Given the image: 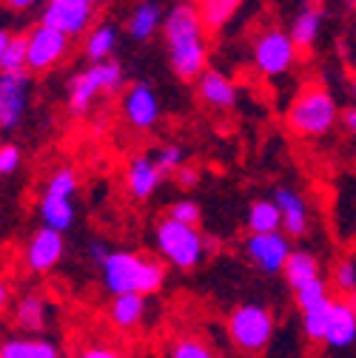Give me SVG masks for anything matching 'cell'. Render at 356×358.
Here are the masks:
<instances>
[{
    "instance_id": "1",
    "label": "cell",
    "mask_w": 356,
    "mask_h": 358,
    "mask_svg": "<svg viewBox=\"0 0 356 358\" xmlns=\"http://www.w3.org/2000/svg\"><path fill=\"white\" fill-rule=\"evenodd\" d=\"M163 37L168 49V63L180 80H200L208 69L205 23L194 3H177L163 20Z\"/></svg>"
},
{
    "instance_id": "2",
    "label": "cell",
    "mask_w": 356,
    "mask_h": 358,
    "mask_svg": "<svg viewBox=\"0 0 356 358\" xmlns=\"http://www.w3.org/2000/svg\"><path fill=\"white\" fill-rule=\"evenodd\" d=\"M165 282V267L160 259H149L131 250H111L103 262V285L106 290L117 296H151Z\"/></svg>"
},
{
    "instance_id": "3",
    "label": "cell",
    "mask_w": 356,
    "mask_h": 358,
    "mask_svg": "<svg viewBox=\"0 0 356 358\" xmlns=\"http://www.w3.org/2000/svg\"><path fill=\"white\" fill-rule=\"evenodd\" d=\"M342 108L336 106L334 94L322 85H308L294 97L291 108H288V128L296 137L305 140H317L334 131V125L339 122Z\"/></svg>"
},
{
    "instance_id": "4",
    "label": "cell",
    "mask_w": 356,
    "mask_h": 358,
    "mask_svg": "<svg viewBox=\"0 0 356 358\" xmlns=\"http://www.w3.org/2000/svg\"><path fill=\"white\" fill-rule=\"evenodd\" d=\"M208 248H211V242L194 225H183V222H174L168 216L157 225V250L177 271H191V267H197Z\"/></svg>"
},
{
    "instance_id": "5",
    "label": "cell",
    "mask_w": 356,
    "mask_h": 358,
    "mask_svg": "<svg viewBox=\"0 0 356 358\" xmlns=\"http://www.w3.org/2000/svg\"><path fill=\"white\" fill-rule=\"evenodd\" d=\"M228 338L240 352L259 355L265 347L271 344L274 336V316L262 304H240L231 310L226 322Z\"/></svg>"
},
{
    "instance_id": "6",
    "label": "cell",
    "mask_w": 356,
    "mask_h": 358,
    "mask_svg": "<svg viewBox=\"0 0 356 358\" xmlns=\"http://www.w3.org/2000/svg\"><path fill=\"white\" fill-rule=\"evenodd\" d=\"M77 173L71 168H57L49 182L46 191H43L40 199V216L46 222V228L63 234L74 225V194H77Z\"/></svg>"
},
{
    "instance_id": "7",
    "label": "cell",
    "mask_w": 356,
    "mask_h": 358,
    "mask_svg": "<svg viewBox=\"0 0 356 358\" xmlns=\"http://www.w3.org/2000/svg\"><path fill=\"white\" fill-rule=\"evenodd\" d=\"M120 85H123V66L120 63H114V60L92 63L85 71H80L69 80V108L74 114H83V111L92 108L97 94L117 92Z\"/></svg>"
},
{
    "instance_id": "8",
    "label": "cell",
    "mask_w": 356,
    "mask_h": 358,
    "mask_svg": "<svg viewBox=\"0 0 356 358\" xmlns=\"http://www.w3.org/2000/svg\"><path fill=\"white\" fill-rule=\"evenodd\" d=\"M296 63V46L288 31L268 29L254 40V66L265 77H282Z\"/></svg>"
},
{
    "instance_id": "9",
    "label": "cell",
    "mask_w": 356,
    "mask_h": 358,
    "mask_svg": "<svg viewBox=\"0 0 356 358\" xmlns=\"http://www.w3.org/2000/svg\"><path fill=\"white\" fill-rule=\"evenodd\" d=\"M29 71H0V128H18L29 108Z\"/></svg>"
},
{
    "instance_id": "10",
    "label": "cell",
    "mask_w": 356,
    "mask_h": 358,
    "mask_svg": "<svg viewBox=\"0 0 356 358\" xmlns=\"http://www.w3.org/2000/svg\"><path fill=\"white\" fill-rule=\"evenodd\" d=\"M245 253L262 273H280V271H285V262L291 256V242L280 231L277 234H251L245 239Z\"/></svg>"
},
{
    "instance_id": "11",
    "label": "cell",
    "mask_w": 356,
    "mask_h": 358,
    "mask_svg": "<svg viewBox=\"0 0 356 358\" xmlns=\"http://www.w3.org/2000/svg\"><path fill=\"white\" fill-rule=\"evenodd\" d=\"M29 37V71H49L69 52V37L52 26H34Z\"/></svg>"
},
{
    "instance_id": "12",
    "label": "cell",
    "mask_w": 356,
    "mask_h": 358,
    "mask_svg": "<svg viewBox=\"0 0 356 358\" xmlns=\"http://www.w3.org/2000/svg\"><path fill=\"white\" fill-rule=\"evenodd\" d=\"M63 250H66V245H63V234H57V231H52V228L43 225V228L26 242L23 259H26V267H29V271H34V273H46V271H52V267L63 259Z\"/></svg>"
},
{
    "instance_id": "13",
    "label": "cell",
    "mask_w": 356,
    "mask_h": 358,
    "mask_svg": "<svg viewBox=\"0 0 356 358\" xmlns=\"http://www.w3.org/2000/svg\"><path fill=\"white\" fill-rule=\"evenodd\" d=\"M123 117L131 128H151L157 125L160 120V100L154 94V88L146 85V83H137V85H131L125 97H123Z\"/></svg>"
},
{
    "instance_id": "14",
    "label": "cell",
    "mask_w": 356,
    "mask_h": 358,
    "mask_svg": "<svg viewBox=\"0 0 356 358\" xmlns=\"http://www.w3.org/2000/svg\"><path fill=\"white\" fill-rule=\"evenodd\" d=\"M92 6L88 3H52L43 9V26H52L55 31L66 34V37H77L85 31V26L92 23Z\"/></svg>"
},
{
    "instance_id": "15",
    "label": "cell",
    "mask_w": 356,
    "mask_h": 358,
    "mask_svg": "<svg viewBox=\"0 0 356 358\" xmlns=\"http://www.w3.org/2000/svg\"><path fill=\"white\" fill-rule=\"evenodd\" d=\"M163 182V171L157 168L154 157L137 154L131 157L128 168H125V188L135 199H149Z\"/></svg>"
},
{
    "instance_id": "16",
    "label": "cell",
    "mask_w": 356,
    "mask_h": 358,
    "mask_svg": "<svg viewBox=\"0 0 356 358\" xmlns=\"http://www.w3.org/2000/svg\"><path fill=\"white\" fill-rule=\"evenodd\" d=\"M197 92L203 97L205 106L219 108V111H228L237 106V85L228 74H222L217 69H208L200 80H197Z\"/></svg>"
},
{
    "instance_id": "17",
    "label": "cell",
    "mask_w": 356,
    "mask_h": 358,
    "mask_svg": "<svg viewBox=\"0 0 356 358\" xmlns=\"http://www.w3.org/2000/svg\"><path fill=\"white\" fill-rule=\"evenodd\" d=\"M274 202L282 213L285 236H305V231H308V202H305V196L294 188H280Z\"/></svg>"
},
{
    "instance_id": "18",
    "label": "cell",
    "mask_w": 356,
    "mask_h": 358,
    "mask_svg": "<svg viewBox=\"0 0 356 358\" xmlns=\"http://www.w3.org/2000/svg\"><path fill=\"white\" fill-rule=\"evenodd\" d=\"M325 344L334 350H348L350 344H356V310L350 301H334Z\"/></svg>"
},
{
    "instance_id": "19",
    "label": "cell",
    "mask_w": 356,
    "mask_h": 358,
    "mask_svg": "<svg viewBox=\"0 0 356 358\" xmlns=\"http://www.w3.org/2000/svg\"><path fill=\"white\" fill-rule=\"evenodd\" d=\"M143 316H146V296H117L109 307V322L114 330H135L143 324Z\"/></svg>"
},
{
    "instance_id": "20",
    "label": "cell",
    "mask_w": 356,
    "mask_h": 358,
    "mask_svg": "<svg viewBox=\"0 0 356 358\" xmlns=\"http://www.w3.org/2000/svg\"><path fill=\"white\" fill-rule=\"evenodd\" d=\"M322 20H325V15H322L320 6H302L296 12V17L291 20V29H288L294 46L296 49H310L314 46V43L320 40V31H322Z\"/></svg>"
},
{
    "instance_id": "21",
    "label": "cell",
    "mask_w": 356,
    "mask_h": 358,
    "mask_svg": "<svg viewBox=\"0 0 356 358\" xmlns=\"http://www.w3.org/2000/svg\"><path fill=\"white\" fill-rule=\"evenodd\" d=\"M163 20H165V15L157 0H143V3H137V9L131 12L125 29L135 40H149L157 29H163Z\"/></svg>"
},
{
    "instance_id": "22",
    "label": "cell",
    "mask_w": 356,
    "mask_h": 358,
    "mask_svg": "<svg viewBox=\"0 0 356 358\" xmlns=\"http://www.w3.org/2000/svg\"><path fill=\"white\" fill-rule=\"evenodd\" d=\"M282 273H285L288 285H291L294 290H299L302 285L320 279V262H317L314 253H308V250H291Z\"/></svg>"
},
{
    "instance_id": "23",
    "label": "cell",
    "mask_w": 356,
    "mask_h": 358,
    "mask_svg": "<svg viewBox=\"0 0 356 358\" xmlns=\"http://www.w3.org/2000/svg\"><path fill=\"white\" fill-rule=\"evenodd\" d=\"M0 358H60V352L46 338H9L0 344Z\"/></svg>"
},
{
    "instance_id": "24",
    "label": "cell",
    "mask_w": 356,
    "mask_h": 358,
    "mask_svg": "<svg viewBox=\"0 0 356 358\" xmlns=\"http://www.w3.org/2000/svg\"><path fill=\"white\" fill-rule=\"evenodd\" d=\"M117 40H120V34H117V29L111 23L95 26L92 31H88V37H85V57L92 60V63L111 60V55L117 49Z\"/></svg>"
},
{
    "instance_id": "25",
    "label": "cell",
    "mask_w": 356,
    "mask_h": 358,
    "mask_svg": "<svg viewBox=\"0 0 356 358\" xmlns=\"http://www.w3.org/2000/svg\"><path fill=\"white\" fill-rule=\"evenodd\" d=\"M46 319H49V301L43 299L40 293L23 296L18 301V307H15V322L23 330H43L46 327Z\"/></svg>"
},
{
    "instance_id": "26",
    "label": "cell",
    "mask_w": 356,
    "mask_h": 358,
    "mask_svg": "<svg viewBox=\"0 0 356 358\" xmlns=\"http://www.w3.org/2000/svg\"><path fill=\"white\" fill-rule=\"evenodd\" d=\"M282 225V213L274 199H256L248 210V231L251 234H277Z\"/></svg>"
},
{
    "instance_id": "27",
    "label": "cell",
    "mask_w": 356,
    "mask_h": 358,
    "mask_svg": "<svg viewBox=\"0 0 356 358\" xmlns=\"http://www.w3.org/2000/svg\"><path fill=\"white\" fill-rule=\"evenodd\" d=\"M331 313H334V299L310 307V310H302V330L310 341H325L328 324H331Z\"/></svg>"
},
{
    "instance_id": "28",
    "label": "cell",
    "mask_w": 356,
    "mask_h": 358,
    "mask_svg": "<svg viewBox=\"0 0 356 358\" xmlns=\"http://www.w3.org/2000/svg\"><path fill=\"white\" fill-rule=\"evenodd\" d=\"M242 6V0H200V17L205 29H222Z\"/></svg>"
},
{
    "instance_id": "29",
    "label": "cell",
    "mask_w": 356,
    "mask_h": 358,
    "mask_svg": "<svg viewBox=\"0 0 356 358\" xmlns=\"http://www.w3.org/2000/svg\"><path fill=\"white\" fill-rule=\"evenodd\" d=\"M168 358H217L211 344H205L203 338L197 336H180L171 341V350H168Z\"/></svg>"
},
{
    "instance_id": "30",
    "label": "cell",
    "mask_w": 356,
    "mask_h": 358,
    "mask_svg": "<svg viewBox=\"0 0 356 358\" xmlns=\"http://www.w3.org/2000/svg\"><path fill=\"white\" fill-rule=\"evenodd\" d=\"M0 71H29V37L12 34V43L0 63Z\"/></svg>"
},
{
    "instance_id": "31",
    "label": "cell",
    "mask_w": 356,
    "mask_h": 358,
    "mask_svg": "<svg viewBox=\"0 0 356 358\" xmlns=\"http://www.w3.org/2000/svg\"><path fill=\"white\" fill-rule=\"evenodd\" d=\"M294 293H296V304H299V310H310V307H317V304H322V301L331 299L328 285H325L322 276L314 279V282H308V285H302V287L294 290Z\"/></svg>"
},
{
    "instance_id": "32",
    "label": "cell",
    "mask_w": 356,
    "mask_h": 358,
    "mask_svg": "<svg viewBox=\"0 0 356 358\" xmlns=\"http://www.w3.org/2000/svg\"><path fill=\"white\" fill-rule=\"evenodd\" d=\"M334 287L345 296L356 293V256H345L334 267Z\"/></svg>"
},
{
    "instance_id": "33",
    "label": "cell",
    "mask_w": 356,
    "mask_h": 358,
    "mask_svg": "<svg viewBox=\"0 0 356 358\" xmlns=\"http://www.w3.org/2000/svg\"><path fill=\"white\" fill-rule=\"evenodd\" d=\"M154 162H157V168L163 171V176H165V173H177V171L186 165V151H183L180 145H165V148L157 151Z\"/></svg>"
},
{
    "instance_id": "34",
    "label": "cell",
    "mask_w": 356,
    "mask_h": 358,
    "mask_svg": "<svg viewBox=\"0 0 356 358\" xmlns=\"http://www.w3.org/2000/svg\"><path fill=\"white\" fill-rule=\"evenodd\" d=\"M168 219L174 222H183V225H194L197 228V222H200V205L191 202V199H180V202H174L171 210H168Z\"/></svg>"
},
{
    "instance_id": "35",
    "label": "cell",
    "mask_w": 356,
    "mask_h": 358,
    "mask_svg": "<svg viewBox=\"0 0 356 358\" xmlns=\"http://www.w3.org/2000/svg\"><path fill=\"white\" fill-rule=\"evenodd\" d=\"M20 168V148L18 145H0V176H9Z\"/></svg>"
},
{
    "instance_id": "36",
    "label": "cell",
    "mask_w": 356,
    "mask_h": 358,
    "mask_svg": "<svg viewBox=\"0 0 356 358\" xmlns=\"http://www.w3.org/2000/svg\"><path fill=\"white\" fill-rule=\"evenodd\" d=\"M77 358H123V355L109 344H92V347H85Z\"/></svg>"
},
{
    "instance_id": "37",
    "label": "cell",
    "mask_w": 356,
    "mask_h": 358,
    "mask_svg": "<svg viewBox=\"0 0 356 358\" xmlns=\"http://www.w3.org/2000/svg\"><path fill=\"white\" fill-rule=\"evenodd\" d=\"M109 253H111V250L106 248V242H97V239H95L92 245H88V256H92V262H97L100 267H103V262L109 259Z\"/></svg>"
},
{
    "instance_id": "38",
    "label": "cell",
    "mask_w": 356,
    "mask_h": 358,
    "mask_svg": "<svg viewBox=\"0 0 356 358\" xmlns=\"http://www.w3.org/2000/svg\"><path fill=\"white\" fill-rule=\"evenodd\" d=\"M339 125H342L348 134H356V106L342 108V114H339Z\"/></svg>"
},
{
    "instance_id": "39",
    "label": "cell",
    "mask_w": 356,
    "mask_h": 358,
    "mask_svg": "<svg viewBox=\"0 0 356 358\" xmlns=\"http://www.w3.org/2000/svg\"><path fill=\"white\" fill-rule=\"evenodd\" d=\"M177 179H180V185L191 188V185L197 182V171H194V168H189V165H183L180 171H177Z\"/></svg>"
},
{
    "instance_id": "40",
    "label": "cell",
    "mask_w": 356,
    "mask_h": 358,
    "mask_svg": "<svg viewBox=\"0 0 356 358\" xmlns=\"http://www.w3.org/2000/svg\"><path fill=\"white\" fill-rule=\"evenodd\" d=\"M9 43H12V34H9L6 29H0V63H4V55H6V49H9Z\"/></svg>"
},
{
    "instance_id": "41",
    "label": "cell",
    "mask_w": 356,
    "mask_h": 358,
    "mask_svg": "<svg viewBox=\"0 0 356 358\" xmlns=\"http://www.w3.org/2000/svg\"><path fill=\"white\" fill-rule=\"evenodd\" d=\"M6 3H9L12 9H29V6L37 3V0H6Z\"/></svg>"
},
{
    "instance_id": "42",
    "label": "cell",
    "mask_w": 356,
    "mask_h": 358,
    "mask_svg": "<svg viewBox=\"0 0 356 358\" xmlns=\"http://www.w3.org/2000/svg\"><path fill=\"white\" fill-rule=\"evenodd\" d=\"M6 301H9V290H6V285L0 282V310L6 307Z\"/></svg>"
},
{
    "instance_id": "43",
    "label": "cell",
    "mask_w": 356,
    "mask_h": 358,
    "mask_svg": "<svg viewBox=\"0 0 356 358\" xmlns=\"http://www.w3.org/2000/svg\"><path fill=\"white\" fill-rule=\"evenodd\" d=\"M348 92H350V106H356V77L350 80V85H348Z\"/></svg>"
},
{
    "instance_id": "44",
    "label": "cell",
    "mask_w": 356,
    "mask_h": 358,
    "mask_svg": "<svg viewBox=\"0 0 356 358\" xmlns=\"http://www.w3.org/2000/svg\"><path fill=\"white\" fill-rule=\"evenodd\" d=\"M55 3H88V6H92L95 0H55Z\"/></svg>"
},
{
    "instance_id": "45",
    "label": "cell",
    "mask_w": 356,
    "mask_h": 358,
    "mask_svg": "<svg viewBox=\"0 0 356 358\" xmlns=\"http://www.w3.org/2000/svg\"><path fill=\"white\" fill-rule=\"evenodd\" d=\"M350 304H353V310H356V293H353V296H350Z\"/></svg>"
},
{
    "instance_id": "46",
    "label": "cell",
    "mask_w": 356,
    "mask_h": 358,
    "mask_svg": "<svg viewBox=\"0 0 356 358\" xmlns=\"http://www.w3.org/2000/svg\"><path fill=\"white\" fill-rule=\"evenodd\" d=\"M350 6H353V15H356V0H350Z\"/></svg>"
}]
</instances>
